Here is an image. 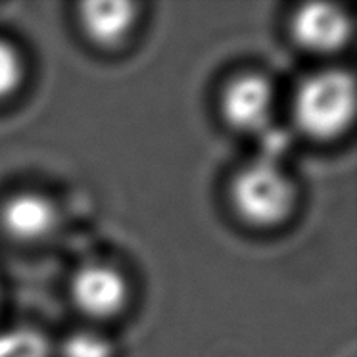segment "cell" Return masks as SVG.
<instances>
[{"mask_svg": "<svg viewBox=\"0 0 357 357\" xmlns=\"http://www.w3.org/2000/svg\"><path fill=\"white\" fill-rule=\"evenodd\" d=\"M71 296L83 313L104 319L123 310L129 292L121 273L108 265L91 264L73 275Z\"/></svg>", "mask_w": 357, "mask_h": 357, "instance_id": "4", "label": "cell"}, {"mask_svg": "<svg viewBox=\"0 0 357 357\" xmlns=\"http://www.w3.org/2000/svg\"><path fill=\"white\" fill-rule=\"evenodd\" d=\"M48 342L33 328H10L0 333V357H48Z\"/></svg>", "mask_w": 357, "mask_h": 357, "instance_id": "8", "label": "cell"}, {"mask_svg": "<svg viewBox=\"0 0 357 357\" xmlns=\"http://www.w3.org/2000/svg\"><path fill=\"white\" fill-rule=\"evenodd\" d=\"M294 39L313 52H333L344 47L351 35V22L348 14L325 2L303 4L292 20Z\"/></svg>", "mask_w": 357, "mask_h": 357, "instance_id": "5", "label": "cell"}, {"mask_svg": "<svg viewBox=\"0 0 357 357\" xmlns=\"http://www.w3.org/2000/svg\"><path fill=\"white\" fill-rule=\"evenodd\" d=\"M63 357H112L114 348L109 340L94 331H77L70 334L62 346Z\"/></svg>", "mask_w": 357, "mask_h": 357, "instance_id": "9", "label": "cell"}, {"mask_svg": "<svg viewBox=\"0 0 357 357\" xmlns=\"http://www.w3.org/2000/svg\"><path fill=\"white\" fill-rule=\"evenodd\" d=\"M137 20L131 2H86L81 6V25L86 37L100 47H116L129 35Z\"/></svg>", "mask_w": 357, "mask_h": 357, "instance_id": "7", "label": "cell"}, {"mask_svg": "<svg viewBox=\"0 0 357 357\" xmlns=\"http://www.w3.org/2000/svg\"><path fill=\"white\" fill-rule=\"evenodd\" d=\"M24 77V66L16 48L0 40V100L14 94Z\"/></svg>", "mask_w": 357, "mask_h": 357, "instance_id": "10", "label": "cell"}, {"mask_svg": "<svg viewBox=\"0 0 357 357\" xmlns=\"http://www.w3.org/2000/svg\"><path fill=\"white\" fill-rule=\"evenodd\" d=\"M356 114V83L340 70L313 73L294 96V119L313 139H333L344 132Z\"/></svg>", "mask_w": 357, "mask_h": 357, "instance_id": "1", "label": "cell"}, {"mask_svg": "<svg viewBox=\"0 0 357 357\" xmlns=\"http://www.w3.org/2000/svg\"><path fill=\"white\" fill-rule=\"evenodd\" d=\"M234 210L244 221L271 227L290 215L296 190L287 173L273 160H256L242 167L231 187Z\"/></svg>", "mask_w": 357, "mask_h": 357, "instance_id": "2", "label": "cell"}, {"mask_svg": "<svg viewBox=\"0 0 357 357\" xmlns=\"http://www.w3.org/2000/svg\"><path fill=\"white\" fill-rule=\"evenodd\" d=\"M275 104L271 83L261 75H241L227 85L221 98V112L231 127L238 131H264L269 125Z\"/></svg>", "mask_w": 357, "mask_h": 357, "instance_id": "3", "label": "cell"}, {"mask_svg": "<svg viewBox=\"0 0 357 357\" xmlns=\"http://www.w3.org/2000/svg\"><path fill=\"white\" fill-rule=\"evenodd\" d=\"M4 231L22 242H39L52 233L58 223L54 204L35 192H22L10 198L0 213Z\"/></svg>", "mask_w": 357, "mask_h": 357, "instance_id": "6", "label": "cell"}]
</instances>
